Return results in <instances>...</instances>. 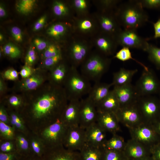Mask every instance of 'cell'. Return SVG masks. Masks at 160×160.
<instances>
[{"instance_id": "obj_1", "label": "cell", "mask_w": 160, "mask_h": 160, "mask_svg": "<svg viewBox=\"0 0 160 160\" xmlns=\"http://www.w3.org/2000/svg\"><path fill=\"white\" fill-rule=\"evenodd\" d=\"M34 91L30 96L33 100L32 112L35 117L39 118L50 114L61 116L68 100L63 87L49 82Z\"/></svg>"}, {"instance_id": "obj_2", "label": "cell", "mask_w": 160, "mask_h": 160, "mask_svg": "<svg viewBox=\"0 0 160 160\" xmlns=\"http://www.w3.org/2000/svg\"><path fill=\"white\" fill-rule=\"evenodd\" d=\"M115 12L124 29L137 30L148 20V16L139 0H130L121 4L117 7Z\"/></svg>"}, {"instance_id": "obj_3", "label": "cell", "mask_w": 160, "mask_h": 160, "mask_svg": "<svg viewBox=\"0 0 160 160\" xmlns=\"http://www.w3.org/2000/svg\"><path fill=\"white\" fill-rule=\"evenodd\" d=\"M89 81L79 73L76 67L71 66L64 84L68 100H80L88 94L92 87Z\"/></svg>"}, {"instance_id": "obj_4", "label": "cell", "mask_w": 160, "mask_h": 160, "mask_svg": "<svg viewBox=\"0 0 160 160\" xmlns=\"http://www.w3.org/2000/svg\"><path fill=\"white\" fill-rule=\"evenodd\" d=\"M111 60L99 54L89 55L82 64L81 74L89 81L99 82L102 76L108 70Z\"/></svg>"}, {"instance_id": "obj_5", "label": "cell", "mask_w": 160, "mask_h": 160, "mask_svg": "<svg viewBox=\"0 0 160 160\" xmlns=\"http://www.w3.org/2000/svg\"><path fill=\"white\" fill-rule=\"evenodd\" d=\"M129 130L131 138L150 150L159 143L158 141V134L151 124L143 122Z\"/></svg>"}, {"instance_id": "obj_6", "label": "cell", "mask_w": 160, "mask_h": 160, "mask_svg": "<svg viewBox=\"0 0 160 160\" xmlns=\"http://www.w3.org/2000/svg\"><path fill=\"white\" fill-rule=\"evenodd\" d=\"M95 18L101 32L115 38L122 30L115 11H100L96 15Z\"/></svg>"}, {"instance_id": "obj_7", "label": "cell", "mask_w": 160, "mask_h": 160, "mask_svg": "<svg viewBox=\"0 0 160 160\" xmlns=\"http://www.w3.org/2000/svg\"><path fill=\"white\" fill-rule=\"evenodd\" d=\"M115 38L118 45L144 51L149 43L148 39L140 36L135 29H122Z\"/></svg>"}, {"instance_id": "obj_8", "label": "cell", "mask_w": 160, "mask_h": 160, "mask_svg": "<svg viewBox=\"0 0 160 160\" xmlns=\"http://www.w3.org/2000/svg\"><path fill=\"white\" fill-rule=\"evenodd\" d=\"M136 103L120 107L115 113L119 122L129 129L143 122Z\"/></svg>"}, {"instance_id": "obj_9", "label": "cell", "mask_w": 160, "mask_h": 160, "mask_svg": "<svg viewBox=\"0 0 160 160\" xmlns=\"http://www.w3.org/2000/svg\"><path fill=\"white\" fill-rule=\"evenodd\" d=\"M68 50V56L72 65L76 67L82 64L89 56L90 46L87 41L79 39H73Z\"/></svg>"}, {"instance_id": "obj_10", "label": "cell", "mask_w": 160, "mask_h": 160, "mask_svg": "<svg viewBox=\"0 0 160 160\" xmlns=\"http://www.w3.org/2000/svg\"><path fill=\"white\" fill-rule=\"evenodd\" d=\"M63 142L68 149L79 151L86 143L85 129L79 125L68 127Z\"/></svg>"}, {"instance_id": "obj_11", "label": "cell", "mask_w": 160, "mask_h": 160, "mask_svg": "<svg viewBox=\"0 0 160 160\" xmlns=\"http://www.w3.org/2000/svg\"><path fill=\"white\" fill-rule=\"evenodd\" d=\"M97 116L96 106L87 97L80 100L79 126L85 129L97 122Z\"/></svg>"}, {"instance_id": "obj_12", "label": "cell", "mask_w": 160, "mask_h": 160, "mask_svg": "<svg viewBox=\"0 0 160 160\" xmlns=\"http://www.w3.org/2000/svg\"><path fill=\"white\" fill-rule=\"evenodd\" d=\"M113 90L117 99L120 107L136 103L140 97L135 87L131 83L121 86H114Z\"/></svg>"}, {"instance_id": "obj_13", "label": "cell", "mask_w": 160, "mask_h": 160, "mask_svg": "<svg viewBox=\"0 0 160 160\" xmlns=\"http://www.w3.org/2000/svg\"><path fill=\"white\" fill-rule=\"evenodd\" d=\"M80 100L69 101L59 119L68 127L79 125Z\"/></svg>"}, {"instance_id": "obj_14", "label": "cell", "mask_w": 160, "mask_h": 160, "mask_svg": "<svg viewBox=\"0 0 160 160\" xmlns=\"http://www.w3.org/2000/svg\"><path fill=\"white\" fill-rule=\"evenodd\" d=\"M145 96L140 97L137 100V104L143 121L152 124L158 112V106L154 100Z\"/></svg>"}, {"instance_id": "obj_15", "label": "cell", "mask_w": 160, "mask_h": 160, "mask_svg": "<svg viewBox=\"0 0 160 160\" xmlns=\"http://www.w3.org/2000/svg\"><path fill=\"white\" fill-rule=\"evenodd\" d=\"M86 143L97 147L102 148L107 140L106 132L96 122L85 129Z\"/></svg>"}, {"instance_id": "obj_16", "label": "cell", "mask_w": 160, "mask_h": 160, "mask_svg": "<svg viewBox=\"0 0 160 160\" xmlns=\"http://www.w3.org/2000/svg\"><path fill=\"white\" fill-rule=\"evenodd\" d=\"M157 86L156 80L148 69L144 70L135 88L140 97L145 96L155 92Z\"/></svg>"}, {"instance_id": "obj_17", "label": "cell", "mask_w": 160, "mask_h": 160, "mask_svg": "<svg viewBox=\"0 0 160 160\" xmlns=\"http://www.w3.org/2000/svg\"><path fill=\"white\" fill-rule=\"evenodd\" d=\"M94 43L98 50L105 56L113 54L118 45L115 37L101 32L95 38Z\"/></svg>"}, {"instance_id": "obj_18", "label": "cell", "mask_w": 160, "mask_h": 160, "mask_svg": "<svg viewBox=\"0 0 160 160\" xmlns=\"http://www.w3.org/2000/svg\"><path fill=\"white\" fill-rule=\"evenodd\" d=\"M123 151L127 159L131 160L151 155L149 149L132 138L126 142Z\"/></svg>"}, {"instance_id": "obj_19", "label": "cell", "mask_w": 160, "mask_h": 160, "mask_svg": "<svg viewBox=\"0 0 160 160\" xmlns=\"http://www.w3.org/2000/svg\"><path fill=\"white\" fill-rule=\"evenodd\" d=\"M97 122L106 132L114 134L121 131L120 123L115 113L97 110Z\"/></svg>"}, {"instance_id": "obj_20", "label": "cell", "mask_w": 160, "mask_h": 160, "mask_svg": "<svg viewBox=\"0 0 160 160\" xmlns=\"http://www.w3.org/2000/svg\"><path fill=\"white\" fill-rule=\"evenodd\" d=\"M68 128L59 119L45 130L43 135L52 143L59 144L64 141Z\"/></svg>"}, {"instance_id": "obj_21", "label": "cell", "mask_w": 160, "mask_h": 160, "mask_svg": "<svg viewBox=\"0 0 160 160\" xmlns=\"http://www.w3.org/2000/svg\"><path fill=\"white\" fill-rule=\"evenodd\" d=\"M46 79L43 72L39 70H35L31 76L26 79H23L19 82L18 88L24 92L34 91L43 84Z\"/></svg>"}, {"instance_id": "obj_22", "label": "cell", "mask_w": 160, "mask_h": 160, "mask_svg": "<svg viewBox=\"0 0 160 160\" xmlns=\"http://www.w3.org/2000/svg\"><path fill=\"white\" fill-rule=\"evenodd\" d=\"M73 28L77 32L83 34H90L99 29L95 18L87 15L79 17L75 19Z\"/></svg>"}, {"instance_id": "obj_23", "label": "cell", "mask_w": 160, "mask_h": 160, "mask_svg": "<svg viewBox=\"0 0 160 160\" xmlns=\"http://www.w3.org/2000/svg\"><path fill=\"white\" fill-rule=\"evenodd\" d=\"M112 86V83H95L88 93L87 97L97 108L108 94L110 91V89Z\"/></svg>"}, {"instance_id": "obj_24", "label": "cell", "mask_w": 160, "mask_h": 160, "mask_svg": "<svg viewBox=\"0 0 160 160\" xmlns=\"http://www.w3.org/2000/svg\"><path fill=\"white\" fill-rule=\"evenodd\" d=\"M70 68L62 61L59 63L50 70L49 82L59 86L64 85Z\"/></svg>"}, {"instance_id": "obj_25", "label": "cell", "mask_w": 160, "mask_h": 160, "mask_svg": "<svg viewBox=\"0 0 160 160\" xmlns=\"http://www.w3.org/2000/svg\"><path fill=\"white\" fill-rule=\"evenodd\" d=\"M71 26L68 24L61 22L55 23L47 29V34L51 38L59 41L66 36L70 32Z\"/></svg>"}, {"instance_id": "obj_26", "label": "cell", "mask_w": 160, "mask_h": 160, "mask_svg": "<svg viewBox=\"0 0 160 160\" xmlns=\"http://www.w3.org/2000/svg\"><path fill=\"white\" fill-rule=\"evenodd\" d=\"M120 107L117 99L112 90L97 107V110L115 113Z\"/></svg>"}, {"instance_id": "obj_27", "label": "cell", "mask_w": 160, "mask_h": 160, "mask_svg": "<svg viewBox=\"0 0 160 160\" xmlns=\"http://www.w3.org/2000/svg\"><path fill=\"white\" fill-rule=\"evenodd\" d=\"M137 69L128 70L121 68L114 73L113 82V86H121L131 83L132 79L137 72Z\"/></svg>"}, {"instance_id": "obj_28", "label": "cell", "mask_w": 160, "mask_h": 160, "mask_svg": "<svg viewBox=\"0 0 160 160\" xmlns=\"http://www.w3.org/2000/svg\"><path fill=\"white\" fill-rule=\"evenodd\" d=\"M103 149L86 143L79 151L81 160H102Z\"/></svg>"}, {"instance_id": "obj_29", "label": "cell", "mask_w": 160, "mask_h": 160, "mask_svg": "<svg viewBox=\"0 0 160 160\" xmlns=\"http://www.w3.org/2000/svg\"><path fill=\"white\" fill-rule=\"evenodd\" d=\"M126 143L122 137L114 134L110 139L105 141L102 148L107 150L123 151Z\"/></svg>"}, {"instance_id": "obj_30", "label": "cell", "mask_w": 160, "mask_h": 160, "mask_svg": "<svg viewBox=\"0 0 160 160\" xmlns=\"http://www.w3.org/2000/svg\"><path fill=\"white\" fill-rule=\"evenodd\" d=\"M51 160H81L79 151L58 149L53 153Z\"/></svg>"}, {"instance_id": "obj_31", "label": "cell", "mask_w": 160, "mask_h": 160, "mask_svg": "<svg viewBox=\"0 0 160 160\" xmlns=\"http://www.w3.org/2000/svg\"><path fill=\"white\" fill-rule=\"evenodd\" d=\"M36 1L35 0H20L16 1L15 8L20 13L28 15L32 13L36 6Z\"/></svg>"}, {"instance_id": "obj_32", "label": "cell", "mask_w": 160, "mask_h": 160, "mask_svg": "<svg viewBox=\"0 0 160 160\" xmlns=\"http://www.w3.org/2000/svg\"><path fill=\"white\" fill-rule=\"evenodd\" d=\"M52 10L54 15L58 17H64L70 14V8L65 3L58 0L54 1L52 5Z\"/></svg>"}, {"instance_id": "obj_33", "label": "cell", "mask_w": 160, "mask_h": 160, "mask_svg": "<svg viewBox=\"0 0 160 160\" xmlns=\"http://www.w3.org/2000/svg\"><path fill=\"white\" fill-rule=\"evenodd\" d=\"M72 9L79 17L87 15L89 6V1L87 0H73L71 1Z\"/></svg>"}, {"instance_id": "obj_34", "label": "cell", "mask_w": 160, "mask_h": 160, "mask_svg": "<svg viewBox=\"0 0 160 160\" xmlns=\"http://www.w3.org/2000/svg\"><path fill=\"white\" fill-rule=\"evenodd\" d=\"M1 50L5 55L13 59L19 57L22 54L20 49L11 42L5 44L3 46Z\"/></svg>"}, {"instance_id": "obj_35", "label": "cell", "mask_w": 160, "mask_h": 160, "mask_svg": "<svg viewBox=\"0 0 160 160\" xmlns=\"http://www.w3.org/2000/svg\"><path fill=\"white\" fill-rule=\"evenodd\" d=\"M114 57L122 61L132 60L142 67L144 70L148 69V68L145 65L132 57L129 49L128 48L123 47L116 53Z\"/></svg>"}, {"instance_id": "obj_36", "label": "cell", "mask_w": 160, "mask_h": 160, "mask_svg": "<svg viewBox=\"0 0 160 160\" xmlns=\"http://www.w3.org/2000/svg\"><path fill=\"white\" fill-rule=\"evenodd\" d=\"M121 1L120 0H101L95 1L100 11H114Z\"/></svg>"}, {"instance_id": "obj_37", "label": "cell", "mask_w": 160, "mask_h": 160, "mask_svg": "<svg viewBox=\"0 0 160 160\" xmlns=\"http://www.w3.org/2000/svg\"><path fill=\"white\" fill-rule=\"evenodd\" d=\"M103 151L102 160H127L123 151L105 150Z\"/></svg>"}, {"instance_id": "obj_38", "label": "cell", "mask_w": 160, "mask_h": 160, "mask_svg": "<svg viewBox=\"0 0 160 160\" xmlns=\"http://www.w3.org/2000/svg\"><path fill=\"white\" fill-rule=\"evenodd\" d=\"M145 51L148 53L150 60L160 66V48L148 43Z\"/></svg>"}, {"instance_id": "obj_39", "label": "cell", "mask_w": 160, "mask_h": 160, "mask_svg": "<svg viewBox=\"0 0 160 160\" xmlns=\"http://www.w3.org/2000/svg\"><path fill=\"white\" fill-rule=\"evenodd\" d=\"M61 53V48L58 45L54 43H49L42 52V58L43 60L55 56Z\"/></svg>"}, {"instance_id": "obj_40", "label": "cell", "mask_w": 160, "mask_h": 160, "mask_svg": "<svg viewBox=\"0 0 160 160\" xmlns=\"http://www.w3.org/2000/svg\"><path fill=\"white\" fill-rule=\"evenodd\" d=\"M63 58L62 53L55 56L46 58L43 60V66L50 70L61 62Z\"/></svg>"}, {"instance_id": "obj_41", "label": "cell", "mask_w": 160, "mask_h": 160, "mask_svg": "<svg viewBox=\"0 0 160 160\" xmlns=\"http://www.w3.org/2000/svg\"><path fill=\"white\" fill-rule=\"evenodd\" d=\"M37 59V55L35 49L30 47L25 57V65L31 66L36 62Z\"/></svg>"}, {"instance_id": "obj_42", "label": "cell", "mask_w": 160, "mask_h": 160, "mask_svg": "<svg viewBox=\"0 0 160 160\" xmlns=\"http://www.w3.org/2000/svg\"><path fill=\"white\" fill-rule=\"evenodd\" d=\"M10 32L13 39L17 43H21L23 40V32L19 27L13 26L10 29Z\"/></svg>"}, {"instance_id": "obj_43", "label": "cell", "mask_w": 160, "mask_h": 160, "mask_svg": "<svg viewBox=\"0 0 160 160\" xmlns=\"http://www.w3.org/2000/svg\"><path fill=\"white\" fill-rule=\"evenodd\" d=\"M49 43L39 37H36L32 40V44L35 49L39 52H43Z\"/></svg>"}, {"instance_id": "obj_44", "label": "cell", "mask_w": 160, "mask_h": 160, "mask_svg": "<svg viewBox=\"0 0 160 160\" xmlns=\"http://www.w3.org/2000/svg\"><path fill=\"white\" fill-rule=\"evenodd\" d=\"M143 8L148 9H160V0H139Z\"/></svg>"}, {"instance_id": "obj_45", "label": "cell", "mask_w": 160, "mask_h": 160, "mask_svg": "<svg viewBox=\"0 0 160 160\" xmlns=\"http://www.w3.org/2000/svg\"><path fill=\"white\" fill-rule=\"evenodd\" d=\"M18 73L13 68H9L3 73L2 77L6 79L11 81H16L18 78Z\"/></svg>"}, {"instance_id": "obj_46", "label": "cell", "mask_w": 160, "mask_h": 160, "mask_svg": "<svg viewBox=\"0 0 160 160\" xmlns=\"http://www.w3.org/2000/svg\"><path fill=\"white\" fill-rule=\"evenodd\" d=\"M0 131L1 134L8 138H12L14 136V132L12 129L4 123L0 122Z\"/></svg>"}, {"instance_id": "obj_47", "label": "cell", "mask_w": 160, "mask_h": 160, "mask_svg": "<svg viewBox=\"0 0 160 160\" xmlns=\"http://www.w3.org/2000/svg\"><path fill=\"white\" fill-rule=\"evenodd\" d=\"M47 20L46 15H44L40 17L35 23L33 26L34 31H38L42 29L45 25Z\"/></svg>"}, {"instance_id": "obj_48", "label": "cell", "mask_w": 160, "mask_h": 160, "mask_svg": "<svg viewBox=\"0 0 160 160\" xmlns=\"http://www.w3.org/2000/svg\"><path fill=\"white\" fill-rule=\"evenodd\" d=\"M35 70L31 66L25 65L20 72V74L23 79H26L32 75Z\"/></svg>"}, {"instance_id": "obj_49", "label": "cell", "mask_w": 160, "mask_h": 160, "mask_svg": "<svg viewBox=\"0 0 160 160\" xmlns=\"http://www.w3.org/2000/svg\"><path fill=\"white\" fill-rule=\"evenodd\" d=\"M9 97L8 102L12 106L17 107L21 105L22 100L20 96L14 95H11Z\"/></svg>"}, {"instance_id": "obj_50", "label": "cell", "mask_w": 160, "mask_h": 160, "mask_svg": "<svg viewBox=\"0 0 160 160\" xmlns=\"http://www.w3.org/2000/svg\"><path fill=\"white\" fill-rule=\"evenodd\" d=\"M151 155L154 160H160V142L151 150Z\"/></svg>"}, {"instance_id": "obj_51", "label": "cell", "mask_w": 160, "mask_h": 160, "mask_svg": "<svg viewBox=\"0 0 160 160\" xmlns=\"http://www.w3.org/2000/svg\"><path fill=\"white\" fill-rule=\"evenodd\" d=\"M154 30V38L156 39L160 38V18L155 23H153Z\"/></svg>"}, {"instance_id": "obj_52", "label": "cell", "mask_w": 160, "mask_h": 160, "mask_svg": "<svg viewBox=\"0 0 160 160\" xmlns=\"http://www.w3.org/2000/svg\"><path fill=\"white\" fill-rule=\"evenodd\" d=\"M18 142L21 148L24 150L28 149V144L27 141L23 137L19 136L18 137Z\"/></svg>"}, {"instance_id": "obj_53", "label": "cell", "mask_w": 160, "mask_h": 160, "mask_svg": "<svg viewBox=\"0 0 160 160\" xmlns=\"http://www.w3.org/2000/svg\"><path fill=\"white\" fill-rule=\"evenodd\" d=\"M13 148V145L11 143L7 142L2 144L0 147L1 151L4 152H8L11 150Z\"/></svg>"}, {"instance_id": "obj_54", "label": "cell", "mask_w": 160, "mask_h": 160, "mask_svg": "<svg viewBox=\"0 0 160 160\" xmlns=\"http://www.w3.org/2000/svg\"><path fill=\"white\" fill-rule=\"evenodd\" d=\"M0 120L1 121L7 123L8 121L7 116L5 110L2 108L0 109Z\"/></svg>"}, {"instance_id": "obj_55", "label": "cell", "mask_w": 160, "mask_h": 160, "mask_svg": "<svg viewBox=\"0 0 160 160\" xmlns=\"http://www.w3.org/2000/svg\"><path fill=\"white\" fill-rule=\"evenodd\" d=\"M32 148L35 153L37 154L40 153L41 148L39 143L35 140L33 141L31 143Z\"/></svg>"}, {"instance_id": "obj_56", "label": "cell", "mask_w": 160, "mask_h": 160, "mask_svg": "<svg viewBox=\"0 0 160 160\" xmlns=\"http://www.w3.org/2000/svg\"><path fill=\"white\" fill-rule=\"evenodd\" d=\"M14 156L9 153H1L0 154V160H13Z\"/></svg>"}, {"instance_id": "obj_57", "label": "cell", "mask_w": 160, "mask_h": 160, "mask_svg": "<svg viewBox=\"0 0 160 160\" xmlns=\"http://www.w3.org/2000/svg\"><path fill=\"white\" fill-rule=\"evenodd\" d=\"M7 15V12L4 5L1 3L0 4V17L1 18L5 17Z\"/></svg>"}, {"instance_id": "obj_58", "label": "cell", "mask_w": 160, "mask_h": 160, "mask_svg": "<svg viewBox=\"0 0 160 160\" xmlns=\"http://www.w3.org/2000/svg\"><path fill=\"white\" fill-rule=\"evenodd\" d=\"M6 89L5 84L3 78L2 77L0 79V92L1 93L4 92Z\"/></svg>"}, {"instance_id": "obj_59", "label": "cell", "mask_w": 160, "mask_h": 160, "mask_svg": "<svg viewBox=\"0 0 160 160\" xmlns=\"http://www.w3.org/2000/svg\"><path fill=\"white\" fill-rule=\"evenodd\" d=\"M11 122L13 125H14L17 128L23 129V125L22 122L15 121L12 120H11Z\"/></svg>"}, {"instance_id": "obj_60", "label": "cell", "mask_w": 160, "mask_h": 160, "mask_svg": "<svg viewBox=\"0 0 160 160\" xmlns=\"http://www.w3.org/2000/svg\"><path fill=\"white\" fill-rule=\"evenodd\" d=\"M157 125L152 124L153 126L158 134H160V122H158Z\"/></svg>"}, {"instance_id": "obj_61", "label": "cell", "mask_w": 160, "mask_h": 160, "mask_svg": "<svg viewBox=\"0 0 160 160\" xmlns=\"http://www.w3.org/2000/svg\"><path fill=\"white\" fill-rule=\"evenodd\" d=\"M136 160H154L151 155Z\"/></svg>"}, {"instance_id": "obj_62", "label": "cell", "mask_w": 160, "mask_h": 160, "mask_svg": "<svg viewBox=\"0 0 160 160\" xmlns=\"http://www.w3.org/2000/svg\"><path fill=\"white\" fill-rule=\"evenodd\" d=\"M4 39V36L3 34L1 33H0V42L1 43Z\"/></svg>"}, {"instance_id": "obj_63", "label": "cell", "mask_w": 160, "mask_h": 160, "mask_svg": "<svg viewBox=\"0 0 160 160\" xmlns=\"http://www.w3.org/2000/svg\"><path fill=\"white\" fill-rule=\"evenodd\" d=\"M127 160H130V159H127Z\"/></svg>"}]
</instances>
